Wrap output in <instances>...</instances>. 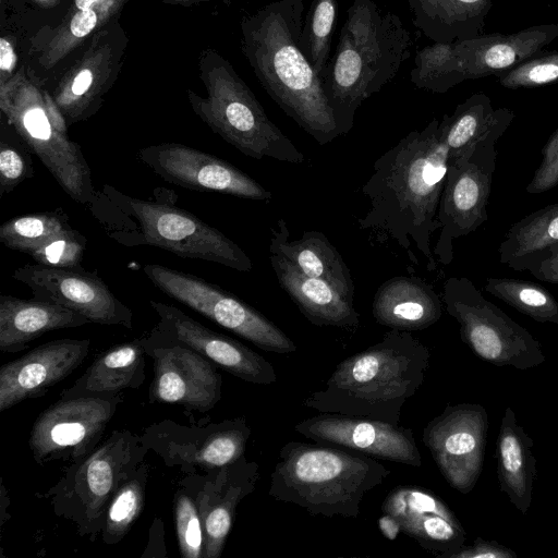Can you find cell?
Masks as SVG:
<instances>
[{"instance_id":"4fadbf2b","label":"cell","mask_w":558,"mask_h":558,"mask_svg":"<svg viewBox=\"0 0 558 558\" xmlns=\"http://www.w3.org/2000/svg\"><path fill=\"white\" fill-rule=\"evenodd\" d=\"M141 341L153 359L149 403L207 412L221 400L222 377L214 362L156 327Z\"/></svg>"},{"instance_id":"7bdbcfd3","label":"cell","mask_w":558,"mask_h":558,"mask_svg":"<svg viewBox=\"0 0 558 558\" xmlns=\"http://www.w3.org/2000/svg\"><path fill=\"white\" fill-rule=\"evenodd\" d=\"M541 163L526 186L530 194H541L558 185V128L544 145Z\"/></svg>"},{"instance_id":"ee69618b","label":"cell","mask_w":558,"mask_h":558,"mask_svg":"<svg viewBox=\"0 0 558 558\" xmlns=\"http://www.w3.org/2000/svg\"><path fill=\"white\" fill-rule=\"evenodd\" d=\"M515 553L496 542L477 538L473 545H463L450 558H513Z\"/></svg>"},{"instance_id":"74e56055","label":"cell","mask_w":558,"mask_h":558,"mask_svg":"<svg viewBox=\"0 0 558 558\" xmlns=\"http://www.w3.org/2000/svg\"><path fill=\"white\" fill-rule=\"evenodd\" d=\"M337 15V0H312L304 16L300 45L323 82L330 60L331 37Z\"/></svg>"},{"instance_id":"db71d44e","label":"cell","mask_w":558,"mask_h":558,"mask_svg":"<svg viewBox=\"0 0 558 558\" xmlns=\"http://www.w3.org/2000/svg\"><path fill=\"white\" fill-rule=\"evenodd\" d=\"M97 0H75L76 7L81 10L90 9Z\"/></svg>"},{"instance_id":"4316f807","label":"cell","mask_w":558,"mask_h":558,"mask_svg":"<svg viewBox=\"0 0 558 558\" xmlns=\"http://www.w3.org/2000/svg\"><path fill=\"white\" fill-rule=\"evenodd\" d=\"M90 323L60 304L32 298L0 295V351L15 353L46 332L76 328Z\"/></svg>"},{"instance_id":"7c38bea8","label":"cell","mask_w":558,"mask_h":558,"mask_svg":"<svg viewBox=\"0 0 558 558\" xmlns=\"http://www.w3.org/2000/svg\"><path fill=\"white\" fill-rule=\"evenodd\" d=\"M251 433L243 416L198 425L165 418L145 427L141 439L166 466H179L191 474L228 465L245 456Z\"/></svg>"},{"instance_id":"e0dca14e","label":"cell","mask_w":558,"mask_h":558,"mask_svg":"<svg viewBox=\"0 0 558 558\" xmlns=\"http://www.w3.org/2000/svg\"><path fill=\"white\" fill-rule=\"evenodd\" d=\"M12 278L27 286L33 298L70 308L90 323L133 328V312L120 301L95 272L77 268L26 264Z\"/></svg>"},{"instance_id":"8992f818","label":"cell","mask_w":558,"mask_h":558,"mask_svg":"<svg viewBox=\"0 0 558 558\" xmlns=\"http://www.w3.org/2000/svg\"><path fill=\"white\" fill-rule=\"evenodd\" d=\"M148 449L141 435L117 429L88 456L72 462L46 493L52 512L95 542L101 534L108 506L119 487L144 462Z\"/></svg>"},{"instance_id":"7a4b0ae2","label":"cell","mask_w":558,"mask_h":558,"mask_svg":"<svg viewBox=\"0 0 558 558\" xmlns=\"http://www.w3.org/2000/svg\"><path fill=\"white\" fill-rule=\"evenodd\" d=\"M303 0H274L247 24L248 54L271 99L318 144L344 132L324 88V82L303 52L300 38Z\"/></svg>"},{"instance_id":"ba28073f","label":"cell","mask_w":558,"mask_h":558,"mask_svg":"<svg viewBox=\"0 0 558 558\" xmlns=\"http://www.w3.org/2000/svg\"><path fill=\"white\" fill-rule=\"evenodd\" d=\"M446 312L460 325L462 341L495 366L527 369L545 361L541 343L484 298L471 280L450 277L441 296Z\"/></svg>"},{"instance_id":"ab89813d","label":"cell","mask_w":558,"mask_h":558,"mask_svg":"<svg viewBox=\"0 0 558 558\" xmlns=\"http://www.w3.org/2000/svg\"><path fill=\"white\" fill-rule=\"evenodd\" d=\"M87 239L77 230L71 229L62 233L36 250L29 252L36 264L58 267L77 268L81 267Z\"/></svg>"},{"instance_id":"6da1fadb","label":"cell","mask_w":558,"mask_h":558,"mask_svg":"<svg viewBox=\"0 0 558 558\" xmlns=\"http://www.w3.org/2000/svg\"><path fill=\"white\" fill-rule=\"evenodd\" d=\"M440 120L412 131L374 163V172L362 186L369 209L357 220L361 229L388 234L410 252L411 241L436 269L430 239L441 228L437 218L447 173L448 151Z\"/></svg>"},{"instance_id":"f6af8a7d","label":"cell","mask_w":558,"mask_h":558,"mask_svg":"<svg viewBox=\"0 0 558 558\" xmlns=\"http://www.w3.org/2000/svg\"><path fill=\"white\" fill-rule=\"evenodd\" d=\"M166 544H165V529L160 518H155L149 531V541L144 553L141 555L145 557H166Z\"/></svg>"},{"instance_id":"44dd1931","label":"cell","mask_w":558,"mask_h":558,"mask_svg":"<svg viewBox=\"0 0 558 558\" xmlns=\"http://www.w3.org/2000/svg\"><path fill=\"white\" fill-rule=\"evenodd\" d=\"M149 304L159 317L155 326L157 329L185 343L231 375L257 385L277 381L272 364L240 341L205 327L175 306L154 300Z\"/></svg>"},{"instance_id":"7dc6e473","label":"cell","mask_w":558,"mask_h":558,"mask_svg":"<svg viewBox=\"0 0 558 558\" xmlns=\"http://www.w3.org/2000/svg\"><path fill=\"white\" fill-rule=\"evenodd\" d=\"M97 16L92 9L78 11L71 21V32L75 37L87 35L96 25Z\"/></svg>"},{"instance_id":"484cf974","label":"cell","mask_w":558,"mask_h":558,"mask_svg":"<svg viewBox=\"0 0 558 558\" xmlns=\"http://www.w3.org/2000/svg\"><path fill=\"white\" fill-rule=\"evenodd\" d=\"M442 310V300L433 286L418 277L396 276L386 280L372 303L377 324L410 332L437 323Z\"/></svg>"},{"instance_id":"d4e9b609","label":"cell","mask_w":558,"mask_h":558,"mask_svg":"<svg viewBox=\"0 0 558 558\" xmlns=\"http://www.w3.org/2000/svg\"><path fill=\"white\" fill-rule=\"evenodd\" d=\"M271 267L279 286L312 324L354 330L360 324L353 300L330 282L310 277L284 257L271 254Z\"/></svg>"},{"instance_id":"ac0fdd59","label":"cell","mask_w":558,"mask_h":558,"mask_svg":"<svg viewBox=\"0 0 558 558\" xmlns=\"http://www.w3.org/2000/svg\"><path fill=\"white\" fill-rule=\"evenodd\" d=\"M258 478V463L243 456L228 465L185 474L178 481L198 508L204 527V558L221 556L236 507L255 490Z\"/></svg>"},{"instance_id":"7402d4cb","label":"cell","mask_w":558,"mask_h":558,"mask_svg":"<svg viewBox=\"0 0 558 558\" xmlns=\"http://www.w3.org/2000/svg\"><path fill=\"white\" fill-rule=\"evenodd\" d=\"M89 350L90 339H57L3 364L0 368V412L45 396L84 362Z\"/></svg>"},{"instance_id":"52a82bcc","label":"cell","mask_w":558,"mask_h":558,"mask_svg":"<svg viewBox=\"0 0 558 558\" xmlns=\"http://www.w3.org/2000/svg\"><path fill=\"white\" fill-rule=\"evenodd\" d=\"M102 192L140 226L138 234L124 244L156 246L182 258L211 262L243 272L252 270L251 258L235 242L192 213L168 203L129 196L108 184Z\"/></svg>"},{"instance_id":"681fc988","label":"cell","mask_w":558,"mask_h":558,"mask_svg":"<svg viewBox=\"0 0 558 558\" xmlns=\"http://www.w3.org/2000/svg\"><path fill=\"white\" fill-rule=\"evenodd\" d=\"M377 525L381 534L389 541H395L402 532L399 521L389 513H384L378 519Z\"/></svg>"},{"instance_id":"bcb514c9","label":"cell","mask_w":558,"mask_h":558,"mask_svg":"<svg viewBox=\"0 0 558 558\" xmlns=\"http://www.w3.org/2000/svg\"><path fill=\"white\" fill-rule=\"evenodd\" d=\"M525 270L541 281L558 284V258L544 257L530 264Z\"/></svg>"},{"instance_id":"4dcf8cb0","label":"cell","mask_w":558,"mask_h":558,"mask_svg":"<svg viewBox=\"0 0 558 558\" xmlns=\"http://www.w3.org/2000/svg\"><path fill=\"white\" fill-rule=\"evenodd\" d=\"M414 26L432 43L483 35L493 0H407Z\"/></svg>"},{"instance_id":"5bb4252c","label":"cell","mask_w":558,"mask_h":558,"mask_svg":"<svg viewBox=\"0 0 558 558\" xmlns=\"http://www.w3.org/2000/svg\"><path fill=\"white\" fill-rule=\"evenodd\" d=\"M488 415L480 404H448L423 429L422 440L456 490L470 493L483 469Z\"/></svg>"},{"instance_id":"f907efd6","label":"cell","mask_w":558,"mask_h":558,"mask_svg":"<svg viewBox=\"0 0 558 558\" xmlns=\"http://www.w3.org/2000/svg\"><path fill=\"white\" fill-rule=\"evenodd\" d=\"M15 63L13 49L8 40L0 39V68L2 70H11Z\"/></svg>"},{"instance_id":"30bf717a","label":"cell","mask_w":558,"mask_h":558,"mask_svg":"<svg viewBox=\"0 0 558 558\" xmlns=\"http://www.w3.org/2000/svg\"><path fill=\"white\" fill-rule=\"evenodd\" d=\"M123 400V392L60 397L32 426L28 447L35 463L75 462L92 453Z\"/></svg>"},{"instance_id":"8d00e7d4","label":"cell","mask_w":558,"mask_h":558,"mask_svg":"<svg viewBox=\"0 0 558 558\" xmlns=\"http://www.w3.org/2000/svg\"><path fill=\"white\" fill-rule=\"evenodd\" d=\"M62 209L14 217L0 226V242L10 250L25 254L71 230Z\"/></svg>"},{"instance_id":"3957f363","label":"cell","mask_w":558,"mask_h":558,"mask_svg":"<svg viewBox=\"0 0 558 558\" xmlns=\"http://www.w3.org/2000/svg\"><path fill=\"white\" fill-rule=\"evenodd\" d=\"M430 353L410 331L390 329L383 339L341 361L303 405L399 424L402 408L423 385Z\"/></svg>"},{"instance_id":"b9f144b4","label":"cell","mask_w":558,"mask_h":558,"mask_svg":"<svg viewBox=\"0 0 558 558\" xmlns=\"http://www.w3.org/2000/svg\"><path fill=\"white\" fill-rule=\"evenodd\" d=\"M505 88H535L558 82V52L527 59L498 75Z\"/></svg>"},{"instance_id":"603a6c76","label":"cell","mask_w":558,"mask_h":558,"mask_svg":"<svg viewBox=\"0 0 558 558\" xmlns=\"http://www.w3.org/2000/svg\"><path fill=\"white\" fill-rule=\"evenodd\" d=\"M404 534L437 558H450L465 542V531L448 505L434 493L412 485L391 489L381 504Z\"/></svg>"},{"instance_id":"60d3db41","label":"cell","mask_w":558,"mask_h":558,"mask_svg":"<svg viewBox=\"0 0 558 558\" xmlns=\"http://www.w3.org/2000/svg\"><path fill=\"white\" fill-rule=\"evenodd\" d=\"M31 149L23 140H0V196L35 175Z\"/></svg>"},{"instance_id":"1f68e13d","label":"cell","mask_w":558,"mask_h":558,"mask_svg":"<svg viewBox=\"0 0 558 558\" xmlns=\"http://www.w3.org/2000/svg\"><path fill=\"white\" fill-rule=\"evenodd\" d=\"M145 351L141 338L100 352L86 371L60 393L61 398L138 389L145 380Z\"/></svg>"},{"instance_id":"c3c4849f","label":"cell","mask_w":558,"mask_h":558,"mask_svg":"<svg viewBox=\"0 0 558 558\" xmlns=\"http://www.w3.org/2000/svg\"><path fill=\"white\" fill-rule=\"evenodd\" d=\"M93 82V75L90 71L83 70L81 71L73 81L71 86V98L65 102V105H71L76 98L83 96L87 93Z\"/></svg>"},{"instance_id":"f35d334b","label":"cell","mask_w":558,"mask_h":558,"mask_svg":"<svg viewBox=\"0 0 558 558\" xmlns=\"http://www.w3.org/2000/svg\"><path fill=\"white\" fill-rule=\"evenodd\" d=\"M173 520L182 558H204V527L198 508L181 486L173 497Z\"/></svg>"},{"instance_id":"f5cc1de1","label":"cell","mask_w":558,"mask_h":558,"mask_svg":"<svg viewBox=\"0 0 558 558\" xmlns=\"http://www.w3.org/2000/svg\"><path fill=\"white\" fill-rule=\"evenodd\" d=\"M544 257H554V258H558V242L549 245L542 254H539L538 256H536L535 258H533L532 260H530L523 268V270L526 269V267L538 260V259H542Z\"/></svg>"},{"instance_id":"836d02e7","label":"cell","mask_w":558,"mask_h":558,"mask_svg":"<svg viewBox=\"0 0 558 558\" xmlns=\"http://www.w3.org/2000/svg\"><path fill=\"white\" fill-rule=\"evenodd\" d=\"M148 477L149 465L144 461L112 497L100 534L106 545L120 543L141 517Z\"/></svg>"},{"instance_id":"816d5d0a","label":"cell","mask_w":558,"mask_h":558,"mask_svg":"<svg viewBox=\"0 0 558 558\" xmlns=\"http://www.w3.org/2000/svg\"><path fill=\"white\" fill-rule=\"evenodd\" d=\"M10 506V497L9 493L5 489L3 481H1V493H0V527L3 529L5 522L10 519V513L7 512V509Z\"/></svg>"},{"instance_id":"277c9868","label":"cell","mask_w":558,"mask_h":558,"mask_svg":"<svg viewBox=\"0 0 558 558\" xmlns=\"http://www.w3.org/2000/svg\"><path fill=\"white\" fill-rule=\"evenodd\" d=\"M412 46L411 33L397 14L375 0H353L324 77L344 134L353 126L357 108L396 77Z\"/></svg>"},{"instance_id":"e575fe53","label":"cell","mask_w":558,"mask_h":558,"mask_svg":"<svg viewBox=\"0 0 558 558\" xmlns=\"http://www.w3.org/2000/svg\"><path fill=\"white\" fill-rule=\"evenodd\" d=\"M410 80L415 87L437 94L466 81L453 43H433L418 50Z\"/></svg>"},{"instance_id":"ffe728a7","label":"cell","mask_w":558,"mask_h":558,"mask_svg":"<svg viewBox=\"0 0 558 558\" xmlns=\"http://www.w3.org/2000/svg\"><path fill=\"white\" fill-rule=\"evenodd\" d=\"M14 124L20 138L72 199L84 206L96 202L89 165L62 123L52 120L43 106L32 105L15 114Z\"/></svg>"},{"instance_id":"5b68a950","label":"cell","mask_w":558,"mask_h":558,"mask_svg":"<svg viewBox=\"0 0 558 558\" xmlns=\"http://www.w3.org/2000/svg\"><path fill=\"white\" fill-rule=\"evenodd\" d=\"M389 474L375 458L349 449L289 441L279 451L268 494L312 515L356 518L364 496Z\"/></svg>"},{"instance_id":"9c48e42d","label":"cell","mask_w":558,"mask_h":558,"mask_svg":"<svg viewBox=\"0 0 558 558\" xmlns=\"http://www.w3.org/2000/svg\"><path fill=\"white\" fill-rule=\"evenodd\" d=\"M143 270L162 293L257 348L280 354L296 350L295 343L278 326L220 287L195 275L158 264L144 265Z\"/></svg>"},{"instance_id":"d6a6232c","label":"cell","mask_w":558,"mask_h":558,"mask_svg":"<svg viewBox=\"0 0 558 558\" xmlns=\"http://www.w3.org/2000/svg\"><path fill=\"white\" fill-rule=\"evenodd\" d=\"M558 242V203L524 216L506 232L498 247L499 262L517 271Z\"/></svg>"},{"instance_id":"d6986e66","label":"cell","mask_w":558,"mask_h":558,"mask_svg":"<svg viewBox=\"0 0 558 558\" xmlns=\"http://www.w3.org/2000/svg\"><path fill=\"white\" fill-rule=\"evenodd\" d=\"M294 430L323 445L349 449L375 459L421 466L422 458L411 428L362 416L322 413Z\"/></svg>"},{"instance_id":"f546056e","label":"cell","mask_w":558,"mask_h":558,"mask_svg":"<svg viewBox=\"0 0 558 558\" xmlns=\"http://www.w3.org/2000/svg\"><path fill=\"white\" fill-rule=\"evenodd\" d=\"M497 477L501 492L522 513L532 505L536 460L533 439L518 424L511 408L505 410L497 440Z\"/></svg>"},{"instance_id":"9a60e30c","label":"cell","mask_w":558,"mask_h":558,"mask_svg":"<svg viewBox=\"0 0 558 558\" xmlns=\"http://www.w3.org/2000/svg\"><path fill=\"white\" fill-rule=\"evenodd\" d=\"M202 116L216 134L245 156L290 163L305 160L303 153L269 120L254 95L235 82Z\"/></svg>"},{"instance_id":"8fae6325","label":"cell","mask_w":558,"mask_h":558,"mask_svg":"<svg viewBox=\"0 0 558 558\" xmlns=\"http://www.w3.org/2000/svg\"><path fill=\"white\" fill-rule=\"evenodd\" d=\"M498 140L487 138L465 156L447 159L437 213L441 228L433 248L435 258L444 266L453 259V241L472 233L488 219L487 205L497 166L495 145Z\"/></svg>"},{"instance_id":"d590c367","label":"cell","mask_w":558,"mask_h":558,"mask_svg":"<svg viewBox=\"0 0 558 558\" xmlns=\"http://www.w3.org/2000/svg\"><path fill=\"white\" fill-rule=\"evenodd\" d=\"M484 291L538 323L558 325V301L543 286L512 278H487Z\"/></svg>"},{"instance_id":"2e32d148","label":"cell","mask_w":558,"mask_h":558,"mask_svg":"<svg viewBox=\"0 0 558 558\" xmlns=\"http://www.w3.org/2000/svg\"><path fill=\"white\" fill-rule=\"evenodd\" d=\"M138 159L168 183L253 201L272 194L245 172L215 155L180 143H159L138 150Z\"/></svg>"},{"instance_id":"83f0119b","label":"cell","mask_w":558,"mask_h":558,"mask_svg":"<svg viewBox=\"0 0 558 558\" xmlns=\"http://www.w3.org/2000/svg\"><path fill=\"white\" fill-rule=\"evenodd\" d=\"M271 254L284 257L303 274L324 279L348 298L354 300V283L342 256L319 231H305L298 240H290L283 219L271 230Z\"/></svg>"},{"instance_id":"f1b7e54d","label":"cell","mask_w":558,"mask_h":558,"mask_svg":"<svg viewBox=\"0 0 558 558\" xmlns=\"http://www.w3.org/2000/svg\"><path fill=\"white\" fill-rule=\"evenodd\" d=\"M514 118V111L509 108L495 109L488 95H471L456 107L452 114H445L440 120L448 160L465 156L487 138H500Z\"/></svg>"},{"instance_id":"cb8c5ba5","label":"cell","mask_w":558,"mask_h":558,"mask_svg":"<svg viewBox=\"0 0 558 558\" xmlns=\"http://www.w3.org/2000/svg\"><path fill=\"white\" fill-rule=\"evenodd\" d=\"M558 38V24H539L513 34L481 35L453 43L468 80L499 75L534 58Z\"/></svg>"}]
</instances>
